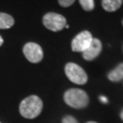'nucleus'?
I'll use <instances>...</instances> for the list:
<instances>
[{
	"mask_svg": "<svg viewBox=\"0 0 123 123\" xmlns=\"http://www.w3.org/2000/svg\"><path fill=\"white\" fill-rule=\"evenodd\" d=\"M43 110V101L36 95L24 98L19 105V112L26 119H35Z\"/></svg>",
	"mask_w": 123,
	"mask_h": 123,
	"instance_id": "1",
	"label": "nucleus"
},
{
	"mask_svg": "<svg viewBox=\"0 0 123 123\" xmlns=\"http://www.w3.org/2000/svg\"><path fill=\"white\" fill-rule=\"evenodd\" d=\"M64 101L74 109H84L89 103V98L86 91L79 88H69L64 93Z\"/></svg>",
	"mask_w": 123,
	"mask_h": 123,
	"instance_id": "2",
	"label": "nucleus"
},
{
	"mask_svg": "<svg viewBox=\"0 0 123 123\" xmlns=\"http://www.w3.org/2000/svg\"><path fill=\"white\" fill-rule=\"evenodd\" d=\"M65 73L71 82L78 85H84L88 82V75L86 71L76 63L69 62L65 67Z\"/></svg>",
	"mask_w": 123,
	"mask_h": 123,
	"instance_id": "3",
	"label": "nucleus"
},
{
	"mask_svg": "<svg viewBox=\"0 0 123 123\" xmlns=\"http://www.w3.org/2000/svg\"><path fill=\"white\" fill-rule=\"evenodd\" d=\"M43 24L49 30L57 32L66 26L67 19L60 14L49 12L43 17Z\"/></svg>",
	"mask_w": 123,
	"mask_h": 123,
	"instance_id": "4",
	"label": "nucleus"
},
{
	"mask_svg": "<svg viewBox=\"0 0 123 123\" xmlns=\"http://www.w3.org/2000/svg\"><path fill=\"white\" fill-rule=\"evenodd\" d=\"M93 37L90 32L85 30L75 37L71 42V49L74 52H84L88 48Z\"/></svg>",
	"mask_w": 123,
	"mask_h": 123,
	"instance_id": "5",
	"label": "nucleus"
},
{
	"mask_svg": "<svg viewBox=\"0 0 123 123\" xmlns=\"http://www.w3.org/2000/svg\"><path fill=\"white\" fill-rule=\"evenodd\" d=\"M23 53L26 58L31 63H38L43 59V49L38 44L34 42L26 43L23 48Z\"/></svg>",
	"mask_w": 123,
	"mask_h": 123,
	"instance_id": "6",
	"label": "nucleus"
},
{
	"mask_svg": "<svg viewBox=\"0 0 123 123\" xmlns=\"http://www.w3.org/2000/svg\"><path fill=\"white\" fill-rule=\"evenodd\" d=\"M101 49H102V44L100 40L98 38H93L88 49L84 52H82L84 59L88 61H91L93 59H95L100 54Z\"/></svg>",
	"mask_w": 123,
	"mask_h": 123,
	"instance_id": "7",
	"label": "nucleus"
},
{
	"mask_svg": "<svg viewBox=\"0 0 123 123\" xmlns=\"http://www.w3.org/2000/svg\"><path fill=\"white\" fill-rule=\"evenodd\" d=\"M108 79L112 82H119L123 79V63L119 64L114 69L110 71L108 74Z\"/></svg>",
	"mask_w": 123,
	"mask_h": 123,
	"instance_id": "8",
	"label": "nucleus"
},
{
	"mask_svg": "<svg viewBox=\"0 0 123 123\" xmlns=\"http://www.w3.org/2000/svg\"><path fill=\"white\" fill-rule=\"evenodd\" d=\"M123 0H102L103 8L108 12H114L121 6Z\"/></svg>",
	"mask_w": 123,
	"mask_h": 123,
	"instance_id": "9",
	"label": "nucleus"
},
{
	"mask_svg": "<svg viewBox=\"0 0 123 123\" xmlns=\"http://www.w3.org/2000/svg\"><path fill=\"white\" fill-rule=\"evenodd\" d=\"M15 20L13 17L6 13L0 12V29H7L14 26Z\"/></svg>",
	"mask_w": 123,
	"mask_h": 123,
	"instance_id": "10",
	"label": "nucleus"
},
{
	"mask_svg": "<svg viewBox=\"0 0 123 123\" xmlns=\"http://www.w3.org/2000/svg\"><path fill=\"white\" fill-rule=\"evenodd\" d=\"M79 3L85 11H91L95 7L94 0H79Z\"/></svg>",
	"mask_w": 123,
	"mask_h": 123,
	"instance_id": "11",
	"label": "nucleus"
},
{
	"mask_svg": "<svg viewBox=\"0 0 123 123\" xmlns=\"http://www.w3.org/2000/svg\"><path fill=\"white\" fill-rule=\"evenodd\" d=\"M62 123H79L78 120L75 119L74 117H72L70 115L65 116L62 119Z\"/></svg>",
	"mask_w": 123,
	"mask_h": 123,
	"instance_id": "12",
	"label": "nucleus"
},
{
	"mask_svg": "<svg viewBox=\"0 0 123 123\" xmlns=\"http://www.w3.org/2000/svg\"><path fill=\"white\" fill-rule=\"evenodd\" d=\"M75 0H58V3L62 7H68L72 4H74Z\"/></svg>",
	"mask_w": 123,
	"mask_h": 123,
	"instance_id": "13",
	"label": "nucleus"
},
{
	"mask_svg": "<svg viewBox=\"0 0 123 123\" xmlns=\"http://www.w3.org/2000/svg\"><path fill=\"white\" fill-rule=\"evenodd\" d=\"M99 101H100L101 103L107 104V103L109 102V99H108V98H106L105 96H100V97H99Z\"/></svg>",
	"mask_w": 123,
	"mask_h": 123,
	"instance_id": "14",
	"label": "nucleus"
},
{
	"mask_svg": "<svg viewBox=\"0 0 123 123\" xmlns=\"http://www.w3.org/2000/svg\"><path fill=\"white\" fill-rule=\"evenodd\" d=\"M3 43H4V39H3V37L0 36V47L3 45Z\"/></svg>",
	"mask_w": 123,
	"mask_h": 123,
	"instance_id": "15",
	"label": "nucleus"
},
{
	"mask_svg": "<svg viewBox=\"0 0 123 123\" xmlns=\"http://www.w3.org/2000/svg\"><path fill=\"white\" fill-rule=\"evenodd\" d=\"M120 118H121V119L123 120V110H121V112H120Z\"/></svg>",
	"mask_w": 123,
	"mask_h": 123,
	"instance_id": "16",
	"label": "nucleus"
},
{
	"mask_svg": "<svg viewBox=\"0 0 123 123\" xmlns=\"http://www.w3.org/2000/svg\"><path fill=\"white\" fill-rule=\"evenodd\" d=\"M87 123H98V122H96V121H88Z\"/></svg>",
	"mask_w": 123,
	"mask_h": 123,
	"instance_id": "17",
	"label": "nucleus"
},
{
	"mask_svg": "<svg viewBox=\"0 0 123 123\" xmlns=\"http://www.w3.org/2000/svg\"><path fill=\"white\" fill-rule=\"evenodd\" d=\"M122 25H123V20H122Z\"/></svg>",
	"mask_w": 123,
	"mask_h": 123,
	"instance_id": "18",
	"label": "nucleus"
},
{
	"mask_svg": "<svg viewBox=\"0 0 123 123\" xmlns=\"http://www.w3.org/2000/svg\"><path fill=\"white\" fill-rule=\"evenodd\" d=\"M0 123H1V122H0Z\"/></svg>",
	"mask_w": 123,
	"mask_h": 123,
	"instance_id": "19",
	"label": "nucleus"
}]
</instances>
